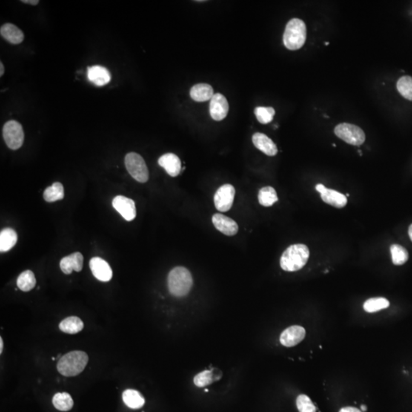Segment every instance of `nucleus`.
<instances>
[{
    "label": "nucleus",
    "instance_id": "nucleus-5",
    "mask_svg": "<svg viewBox=\"0 0 412 412\" xmlns=\"http://www.w3.org/2000/svg\"><path fill=\"white\" fill-rule=\"evenodd\" d=\"M124 164L129 174L135 181L142 184L148 181V169L141 155L134 152L127 153L124 158Z\"/></svg>",
    "mask_w": 412,
    "mask_h": 412
},
{
    "label": "nucleus",
    "instance_id": "nucleus-27",
    "mask_svg": "<svg viewBox=\"0 0 412 412\" xmlns=\"http://www.w3.org/2000/svg\"><path fill=\"white\" fill-rule=\"evenodd\" d=\"M64 198V187L61 183H55L53 185L47 187L44 193V199L46 202H54L61 200Z\"/></svg>",
    "mask_w": 412,
    "mask_h": 412
},
{
    "label": "nucleus",
    "instance_id": "nucleus-28",
    "mask_svg": "<svg viewBox=\"0 0 412 412\" xmlns=\"http://www.w3.org/2000/svg\"><path fill=\"white\" fill-rule=\"evenodd\" d=\"M258 200L261 205L270 207L278 201L276 190L271 187H266L260 190Z\"/></svg>",
    "mask_w": 412,
    "mask_h": 412
},
{
    "label": "nucleus",
    "instance_id": "nucleus-18",
    "mask_svg": "<svg viewBox=\"0 0 412 412\" xmlns=\"http://www.w3.org/2000/svg\"><path fill=\"white\" fill-rule=\"evenodd\" d=\"M0 34L3 38L12 44H21L24 40V33L15 24L6 23L0 29Z\"/></svg>",
    "mask_w": 412,
    "mask_h": 412
},
{
    "label": "nucleus",
    "instance_id": "nucleus-9",
    "mask_svg": "<svg viewBox=\"0 0 412 412\" xmlns=\"http://www.w3.org/2000/svg\"><path fill=\"white\" fill-rule=\"evenodd\" d=\"M112 206L126 221H133L136 217L135 202L125 196H118L114 198Z\"/></svg>",
    "mask_w": 412,
    "mask_h": 412
},
{
    "label": "nucleus",
    "instance_id": "nucleus-15",
    "mask_svg": "<svg viewBox=\"0 0 412 412\" xmlns=\"http://www.w3.org/2000/svg\"><path fill=\"white\" fill-rule=\"evenodd\" d=\"M84 266V256L80 252L72 253L69 256L63 258L60 263V267L63 273L65 274H71L73 270L81 272Z\"/></svg>",
    "mask_w": 412,
    "mask_h": 412
},
{
    "label": "nucleus",
    "instance_id": "nucleus-35",
    "mask_svg": "<svg viewBox=\"0 0 412 412\" xmlns=\"http://www.w3.org/2000/svg\"><path fill=\"white\" fill-rule=\"evenodd\" d=\"M21 2L25 4L32 5V6H36L39 3L38 0H22Z\"/></svg>",
    "mask_w": 412,
    "mask_h": 412
},
{
    "label": "nucleus",
    "instance_id": "nucleus-2",
    "mask_svg": "<svg viewBox=\"0 0 412 412\" xmlns=\"http://www.w3.org/2000/svg\"><path fill=\"white\" fill-rule=\"evenodd\" d=\"M88 362V355L85 352L76 350L64 355L58 361L57 368L63 376H76L84 371Z\"/></svg>",
    "mask_w": 412,
    "mask_h": 412
},
{
    "label": "nucleus",
    "instance_id": "nucleus-33",
    "mask_svg": "<svg viewBox=\"0 0 412 412\" xmlns=\"http://www.w3.org/2000/svg\"><path fill=\"white\" fill-rule=\"evenodd\" d=\"M296 405L299 412H316V408L306 395L298 396Z\"/></svg>",
    "mask_w": 412,
    "mask_h": 412
},
{
    "label": "nucleus",
    "instance_id": "nucleus-7",
    "mask_svg": "<svg viewBox=\"0 0 412 412\" xmlns=\"http://www.w3.org/2000/svg\"><path fill=\"white\" fill-rule=\"evenodd\" d=\"M3 135L6 145L11 150H18L24 142L22 126L15 120L7 121L3 126Z\"/></svg>",
    "mask_w": 412,
    "mask_h": 412
},
{
    "label": "nucleus",
    "instance_id": "nucleus-20",
    "mask_svg": "<svg viewBox=\"0 0 412 412\" xmlns=\"http://www.w3.org/2000/svg\"><path fill=\"white\" fill-rule=\"evenodd\" d=\"M213 96V89L209 84H196L190 90V96L196 102H206L211 100Z\"/></svg>",
    "mask_w": 412,
    "mask_h": 412
},
{
    "label": "nucleus",
    "instance_id": "nucleus-32",
    "mask_svg": "<svg viewBox=\"0 0 412 412\" xmlns=\"http://www.w3.org/2000/svg\"><path fill=\"white\" fill-rule=\"evenodd\" d=\"M255 115L261 124H267L273 121L275 115V109L272 107H256L254 110Z\"/></svg>",
    "mask_w": 412,
    "mask_h": 412
},
{
    "label": "nucleus",
    "instance_id": "nucleus-31",
    "mask_svg": "<svg viewBox=\"0 0 412 412\" xmlns=\"http://www.w3.org/2000/svg\"><path fill=\"white\" fill-rule=\"evenodd\" d=\"M397 90L408 100L412 101V78L404 76L397 82Z\"/></svg>",
    "mask_w": 412,
    "mask_h": 412
},
{
    "label": "nucleus",
    "instance_id": "nucleus-42",
    "mask_svg": "<svg viewBox=\"0 0 412 412\" xmlns=\"http://www.w3.org/2000/svg\"><path fill=\"white\" fill-rule=\"evenodd\" d=\"M328 44H329V42H326L325 43V45H328Z\"/></svg>",
    "mask_w": 412,
    "mask_h": 412
},
{
    "label": "nucleus",
    "instance_id": "nucleus-12",
    "mask_svg": "<svg viewBox=\"0 0 412 412\" xmlns=\"http://www.w3.org/2000/svg\"><path fill=\"white\" fill-rule=\"evenodd\" d=\"M90 267L93 276L102 282H109L112 277V270L109 264L100 258L90 260Z\"/></svg>",
    "mask_w": 412,
    "mask_h": 412
},
{
    "label": "nucleus",
    "instance_id": "nucleus-23",
    "mask_svg": "<svg viewBox=\"0 0 412 412\" xmlns=\"http://www.w3.org/2000/svg\"><path fill=\"white\" fill-rule=\"evenodd\" d=\"M122 399L124 404L132 409H138L144 406L145 403L144 396L134 390H127L123 393Z\"/></svg>",
    "mask_w": 412,
    "mask_h": 412
},
{
    "label": "nucleus",
    "instance_id": "nucleus-37",
    "mask_svg": "<svg viewBox=\"0 0 412 412\" xmlns=\"http://www.w3.org/2000/svg\"><path fill=\"white\" fill-rule=\"evenodd\" d=\"M5 68L3 62H0V76H3L4 74Z\"/></svg>",
    "mask_w": 412,
    "mask_h": 412
},
{
    "label": "nucleus",
    "instance_id": "nucleus-14",
    "mask_svg": "<svg viewBox=\"0 0 412 412\" xmlns=\"http://www.w3.org/2000/svg\"><path fill=\"white\" fill-rule=\"evenodd\" d=\"M158 164L172 177H176L182 169L181 160L174 153H168L163 155L158 160Z\"/></svg>",
    "mask_w": 412,
    "mask_h": 412
},
{
    "label": "nucleus",
    "instance_id": "nucleus-26",
    "mask_svg": "<svg viewBox=\"0 0 412 412\" xmlns=\"http://www.w3.org/2000/svg\"><path fill=\"white\" fill-rule=\"evenodd\" d=\"M36 285L35 274L31 270H25L21 273L17 279V286L23 292H29L33 290Z\"/></svg>",
    "mask_w": 412,
    "mask_h": 412
},
{
    "label": "nucleus",
    "instance_id": "nucleus-41",
    "mask_svg": "<svg viewBox=\"0 0 412 412\" xmlns=\"http://www.w3.org/2000/svg\"><path fill=\"white\" fill-rule=\"evenodd\" d=\"M358 153H359V154H360V156H362L363 153H362V151H361L360 150H358Z\"/></svg>",
    "mask_w": 412,
    "mask_h": 412
},
{
    "label": "nucleus",
    "instance_id": "nucleus-8",
    "mask_svg": "<svg viewBox=\"0 0 412 412\" xmlns=\"http://www.w3.org/2000/svg\"><path fill=\"white\" fill-rule=\"evenodd\" d=\"M235 187L230 184L221 186L214 196L215 208L219 212H227L231 209L235 199Z\"/></svg>",
    "mask_w": 412,
    "mask_h": 412
},
{
    "label": "nucleus",
    "instance_id": "nucleus-30",
    "mask_svg": "<svg viewBox=\"0 0 412 412\" xmlns=\"http://www.w3.org/2000/svg\"><path fill=\"white\" fill-rule=\"evenodd\" d=\"M390 306V302L385 298H372L366 301L364 305V310L369 313L379 312L382 309L388 308Z\"/></svg>",
    "mask_w": 412,
    "mask_h": 412
},
{
    "label": "nucleus",
    "instance_id": "nucleus-39",
    "mask_svg": "<svg viewBox=\"0 0 412 412\" xmlns=\"http://www.w3.org/2000/svg\"><path fill=\"white\" fill-rule=\"evenodd\" d=\"M408 235H409L410 238L412 241V224L410 225L409 228H408Z\"/></svg>",
    "mask_w": 412,
    "mask_h": 412
},
{
    "label": "nucleus",
    "instance_id": "nucleus-21",
    "mask_svg": "<svg viewBox=\"0 0 412 412\" xmlns=\"http://www.w3.org/2000/svg\"><path fill=\"white\" fill-rule=\"evenodd\" d=\"M221 376H222V373L217 369L205 370V371L196 375L194 377L193 382H194V384L196 387H205L206 385H210L215 381L219 380Z\"/></svg>",
    "mask_w": 412,
    "mask_h": 412
},
{
    "label": "nucleus",
    "instance_id": "nucleus-4",
    "mask_svg": "<svg viewBox=\"0 0 412 412\" xmlns=\"http://www.w3.org/2000/svg\"><path fill=\"white\" fill-rule=\"evenodd\" d=\"M306 40V25L302 20L293 18L287 23L284 35V43L289 50L300 49Z\"/></svg>",
    "mask_w": 412,
    "mask_h": 412
},
{
    "label": "nucleus",
    "instance_id": "nucleus-11",
    "mask_svg": "<svg viewBox=\"0 0 412 412\" xmlns=\"http://www.w3.org/2000/svg\"><path fill=\"white\" fill-rule=\"evenodd\" d=\"M229 111V105L225 96L221 93L214 94L210 101L209 112L215 121H221L227 116Z\"/></svg>",
    "mask_w": 412,
    "mask_h": 412
},
{
    "label": "nucleus",
    "instance_id": "nucleus-40",
    "mask_svg": "<svg viewBox=\"0 0 412 412\" xmlns=\"http://www.w3.org/2000/svg\"><path fill=\"white\" fill-rule=\"evenodd\" d=\"M361 409L364 411H367V406H365V405H361Z\"/></svg>",
    "mask_w": 412,
    "mask_h": 412
},
{
    "label": "nucleus",
    "instance_id": "nucleus-1",
    "mask_svg": "<svg viewBox=\"0 0 412 412\" xmlns=\"http://www.w3.org/2000/svg\"><path fill=\"white\" fill-rule=\"evenodd\" d=\"M309 250L305 244H297L290 246L280 258V267L287 272L301 270L308 262Z\"/></svg>",
    "mask_w": 412,
    "mask_h": 412
},
{
    "label": "nucleus",
    "instance_id": "nucleus-13",
    "mask_svg": "<svg viewBox=\"0 0 412 412\" xmlns=\"http://www.w3.org/2000/svg\"><path fill=\"white\" fill-rule=\"evenodd\" d=\"M212 223L217 230L227 236H234L238 233V224L233 219L222 214H215L212 216Z\"/></svg>",
    "mask_w": 412,
    "mask_h": 412
},
{
    "label": "nucleus",
    "instance_id": "nucleus-16",
    "mask_svg": "<svg viewBox=\"0 0 412 412\" xmlns=\"http://www.w3.org/2000/svg\"><path fill=\"white\" fill-rule=\"evenodd\" d=\"M252 141L255 147L267 156H275L278 153L277 147L275 143L264 134L259 132L255 133L253 135Z\"/></svg>",
    "mask_w": 412,
    "mask_h": 412
},
{
    "label": "nucleus",
    "instance_id": "nucleus-10",
    "mask_svg": "<svg viewBox=\"0 0 412 412\" xmlns=\"http://www.w3.org/2000/svg\"><path fill=\"white\" fill-rule=\"evenodd\" d=\"M305 333L304 327L299 325L291 326L282 331L279 341L284 347H294L303 341Z\"/></svg>",
    "mask_w": 412,
    "mask_h": 412
},
{
    "label": "nucleus",
    "instance_id": "nucleus-38",
    "mask_svg": "<svg viewBox=\"0 0 412 412\" xmlns=\"http://www.w3.org/2000/svg\"><path fill=\"white\" fill-rule=\"evenodd\" d=\"M3 338H0V353H3Z\"/></svg>",
    "mask_w": 412,
    "mask_h": 412
},
{
    "label": "nucleus",
    "instance_id": "nucleus-25",
    "mask_svg": "<svg viewBox=\"0 0 412 412\" xmlns=\"http://www.w3.org/2000/svg\"><path fill=\"white\" fill-rule=\"evenodd\" d=\"M55 408L61 411H68L73 406V400L71 396L67 393H58L52 399Z\"/></svg>",
    "mask_w": 412,
    "mask_h": 412
},
{
    "label": "nucleus",
    "instance_id": "nucleus-24",
    "mask_svg": "<svg viewBox=\"0 0 412 412\" xmlns=\"http://www.w3.org/2000/svg\"><path fill=\"white\" fill-rule=\"evenodd\" d=\"M18 236L12 228H5L0 232V251L10 250L16 244Z\"/></svg>",
    "mask_w": 412,
    "mask_h": 412
},
{
    "label": "nucleus",
    "instance_id": "nucleus-34",
    "mask_svg": "<svg viewBox=\"0 0 412 412\" xmlns=\"http://www.w3.org/2000/svg\"><path fill=\"white\" fill-rule=\"evenodd\" d=\"M339 412H361V411L353 407H345V408H341Z\"/></svg>",
    "mask_w": 412,
    "mask_h": 412
},
{
    "label": "nucleus",
    "instance_id": "nucleus-29",
    "mask_svg": "<svg viewBox=\"0 0 412 412\" xmlns=\"http://www.w3.org/2000/svg\"><path fill=\"white\" fill-rule=\"evenodd\" d=\"M392 259L395 265L400 266L405 264L408 260V253L406 249L399 244H393L390 247Z\"/></svg>",
    "mask_w": 412,
    "mask_h": 412
},
{
    "label": "nucleus",
    "instance_id": "nucleus-17",
    "mask_svg": "<svg viewBox=\"0 0 412 412\" xmlns=\"http://www.w3.org/2000/svg\"><path fill=\"white\" fill-rule=\"evenodd\" d=\"M87 76L90 82L98 87L106 85L111 81V75L109 70L99 65L89 67Z\"/></svg>",
    "mask_w": 412,
    "mask_h": 412
},
{
    "label": "nucleus",
    "instance_id": "nucleus-36",
    "mask_svg": "<svg viewBox=\"0 0 412 412\" xmlns=\"http://www.w3.org/2000/svg\"><path fill=\"white\" fill-rule=\"evenodd\" d=\"M315 189H316V190L318 192V193H321L323 191H324V190H325L326 187H324V185H322V184H318V185L315 187Z\"/></svg>",
    "mask_w": 412,
    "mask_h": 412
},
{
    "label": "nucleus",
    "instance_id": "nucleus-22",
    "mask_svg": "<svg viewBox=\"0 0 412 412\" xmlns=\"http://www.w3.org/2000/svg\"><path fill=\"white\" fill-rule=\"evenodd\" d=\"M84 324L82 320L76 316L67 317L59 324L60 330L69 334L79 333L84 329Z\"/></svg>",
    "mask_w": 412,
    "mask_h": 412
},
{
    "label": "nucleus",
    "instance_id": "nucleus-3",
    "mask_svg": "<svg viewBox=\"0 0 412 412\" xmlns=\"http://www.w3.org/2000/svg\"><path fill=\"white\" fill-rule=\"evenodd\" d=\"M169 291L176 297L187 296L193 287L191 273L184 267H177L170 272L167 279Z\"/></svg>",
    "mask_w": 412,
    "mask_h": 412
},
{
    "label": "nucleus",
    "instance_id": "nucleus-6",
    "mask_svg": "<svg viewBox=\"0 0 412 412\" xmlns=\"http://www.w3.org/2000/svg\"><path fill=\"white\" fill-rule=\"evenodd\" d=\"M334 133L340 139L351 145H361L366 140L364 131L358 126L349 123H342L337 125Z\"/></svg>",
    "mask_w": 412,
    "mask_h": 412
},
{
    "label": "nucleus",
    "instance_id": "nucleus-19",
    "mask_svg": "<svg viewBox=\"0 0 412 412\" xmlns=\"http://www.w3.org/2000/svg\"><path fill=\"white\" fill-rule=\"evenodd\" d=\"M320 194H321V199L325 203L329 204V205L333 206V207L341 209V208H344V206L347 205V196H344L339 192L326 188Z\"/></svg>",
    "mask_w": 412,
    "mask_h": 412
}]
</instances>
